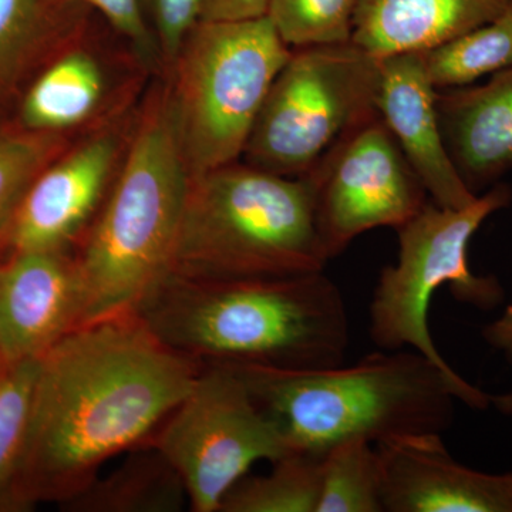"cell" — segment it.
Masks as SVG:
<instances>
[{
  "instance_id": "cell-20",
  "label": "cell",
  "mask_w": 512,
  "mask_h": 512,
  "mask_svg": "<svg viewBox=\"0 0 512 512\" xmlns=\"http://www.w3.org/2000/svg\"><path fill=\"white\" fill-rule=\"evenodd\" d=\"M427 73L437 90L474 84L512 67V6L500 16L423 52Z\"/></svg>"
},
{
  "instance_id": "cell-22",
  "label": "cell",
  "mask_w": 512,
  "mask_h": 512,
  "mask_svg": "<svg viewBox=\"0 0 512 512\" xmlns=\"http://www.w3.org/2000/svg\"><path fill=\"white\" fill-rule=\"evenodd\" d=\"M39 359L15 363L0 372V503H18L20 467Z\"/></svg>"
},
{
  "instance_id": "cell-15",
  "label": "cell",
  "mask_w": 512,
  "mask_h": 512,
  "mask_svg": "<svg viewBox=\"0 0 512 512\" xmlns=\"http://www.w3.org/2000/svg\"><path fill=\"white\" fill-rule=\"evenodd\" d=\"M448 154L476 195L512 171V67L484 84L437 92Z\"/></svg>"
},
{
  "instance_id": "cell-14",
  "label": "cell",
  "mask_w": 512,
  "mask_h": 512,
  "mask_svg": "<svg viewBox=\"0 0 512 512\" xmlns=\"http://www.w3.org/2000/svg\"><path fill=\"white\" fill-rule=\"evenodd\" d=\"M116 157V140L97 137L37 175L9 232L15 251H66L99 207Z\"/></svg>"
},
{
  "instance_id": "cell-16",
  "label": "cell",
  "mask_w": 512,
  "mask_h": 512,
  "mask_svg": "<svg viewBox=\"0 0 512 512\" xmlns=\"http://www.w3.org/2000/svg\"><path fill=\"white\" fill-rule=\"evenodd\" d=\"M512 0H362L352 42L373 56L426 52L500 16Z\"/></svg>"
},
{
  "instance_id": "cell-31",
  "label": "cell",
  "mask_w": 512,
  "mask_h": 512,
  "mask_svg": "<svg viewBox=\"0 0 512 512\" xmlns=\"http://www.w3.org/2000/svg\"><path fill=\"white\" fill-rule=\"evenodd\" d=\"M5 367V362H3L2 356H0V372H2V370L5 369Z\"/></svg>"
},
{
  "instance_id": "cell-29",
  "label": "cell",
  "mask_w": 512,
  "mask_h": 512,
  "mask_svg": "<svg viewBox=\"0 0 512 512\" xmlns=\"http://www.w3.org/2000/svg\"><path fill=\"white\" fill-rule=\"evenodd\" d=\"M481 336L484 342L491 349L501 353L508 365L512 367V303L500 318L484 326Z\"/></svg>"
},
{
  "instance_id": "cell-9",
  "label": "cell",
  "mask_w": 512,
  "mask_h": 512,
  "mask_svg": "<svg viewBox=\"0 0 512 512\" xmlns=\"http://www.w3.org/2000/svg\"><path fill=\"white\" fill-rule=\"evenodd\" d=\"M154 448L183 481L195 512H218L228 491L259 461L292 453L241 376L202 366L183 402L163 421Z\"/></svg>"
},
{
  "instance_id": "cell-18",
  "label": "cell",
  "mask_w": 512,
  "mask_h": 512,
  "mask_svg": "<svg viewBox=\"0 0 512 512\" xmlns=\"http://www.w3.org/2000/svg\"><path fill=\"white\" fill-rule=\"evenodd\" d=\"M187 491L180 476L154 448L137 456L113 476L93 481L69 500L76 510L110 512H173L180 510Z\"/></svg>"
},
{
  "instance_id": "cell-21",
  "label": "cell",
  "mask_w": 512,
  "mask_h": 512,
  "mask_svg": "<svg viewBox=\"0 0 512 512\" xmlns=\"http://www.w3.org/2000/svg\"><path fill=\"white\" fill-rule=\"evenodd\" d=\"M316 512H384L375 444L345 440L323 453Z\"/></svg>"
},
{
  "instance_id": "cell-8",
  "label": "cell",
  "mask_w": 512,
  "mask_h": 512,
  "mask_svg": "<svg viewBox=\"0 0 512 512\" xmlns=\"http://www.w3.org/2000/svg\"><path fill=\"white\" fill-rule=\"evenodd\" d=\"M380 79V57L353 42L293 49L252 128L247 164L306 177L340 141L379 116Z\"/></svg>"
},
{
  "instance_id": "cell-19",
  "label": "cell",
  "mask_w": 512,
  "mask_h": 512,
  "mask_svg": "<svg viewBox=\"0 0 512 512\" xmlns=\"http://www.w3.org/2000/svg\"><path fill=\"white\" fill-rule=\"evenodd\" d=\"M323 453L292 451L274 461L271 473L245 476L218 512H316Z\"/></svg>"
},
{
  "instance_id": "cell-30",
  "label": "cell",
  "mask_w": 512,
  "mask_h": 512,
  "mask_svg": "<svg viewBox=\"0 0 512 512\" xmlns=\"http://www.w3.org/2000/svg\"><path fill=\"white\" fill-rule=\"evenodd\" d=\"M490 407L512 419V390L511 392L490 394Z\"/></svg>"
},
{
  "instance_id": "cell-23",
  "label": "cell",
  "mask_w": 512,
  "mask_h": 512,
  "mask_svg": "<svg viewBox=\"0 0 512 512\" xmlns=\"http://www.w3.org/2000/svg\"><path fill=\"white\" fill-rule=\"evenodd\" d=\"M362 0H271L268 19L293 49L352 42Z\"/></svg>"
},
{
  "instance_id": "cell-13",
  "label": "cell",
  "mask_w": 512,
  "mask_h": 512,
  "mask_svg": "<svg viewBox=\"0 0 512 512\" xmlns=\"http://www.w3.org/2000/svg\"><path fill=\"white\" fill-rule=\"evenodd\" d=\"M377 110L434 204L463 208L476 200L448 154L437 111V89L423 52L383 57Z\"/></svg>"
},
{
  "instance_id": "cell-2",
  "label": "cell",
  "mask_w": 512,
  "mask_h": 512,
  "mask_svg": "<svg viewBox=\"0 0 512 512\" xmlns=\"http://www.w3.org/2000/svg\"><path fill=\"white\" fill-rule=\"evenodd\" d=\"M136 313L164 345L201 366L330 369L349 348L345 298L323 271L220 281L170 275Z\"/></svg>"
},
{
  "instance_id": "cell-24",
  "label": "cell",
  "mask_w": 512,
  "mask_h": 512,
  "mask_svg": "<svg viewBox=\"0 0 512 512\" xmlns=\"http://www.w3.org/2000/svg\"><path fill=\"white\" fill-rule=\"evenodd\" d=\"M52 150V141L40 134L0 137V238L12 229L26 192Z\"/></svg>"
},
{
  "instance_id": "cell-3",
  "label": "cell",
  "mask_w": 512,
  "mask_h": 512,
  "mask_svg": "<svg viewBox=\"0 0 512 512\" xmlns=\"http://www.w3.org/2000/svg\"><path fill=\"white\" fill-rule=\"evenodd\" d=\"M234 369L291 451L325 453L340 441L377 444L450 429L456 402L490 407V394L416 350H377L349 367Z\"/></svg>"
},
{
  "instance_id": "cell-26",
  "label": "cell",
  "mask_w": 512,
  "mask_h": 512,
  "mask_svg": "<svg viewBox=\"0 0 512 512\" xmlns=\"http://www.w3.org/2000/svg\"><path fill=\"white\" fill-rule=\"evenodd\" d=\"M55 3H82L99 10L114 29L126 36L141 56L151 59L158 49L156 37L148 29L141 0H50Z\"/></svg>"
},
{
  "instance_id": "cell-27",
  "label": "cell",
  "mask_w": 512,
  "mask_h": 512,
  "mask_svg": "<svg viewBox=\"0 0 512 512\" xmlns=\"http://www.w3.org/2000/svg\"><path fill=\"white\" fill-rule=\"evenodd\" d=\"M37 0H0V69L8 67L35 35Z\"/></svg>"
},
{
  "instance_id": "cell-7",
  "label": "cell",
  "mask_w": 512,
  "mask_h": 512,
  "mask_svg": "<svg viewBox=\"0 0 512 512\" xmlns=\"http://www.w3.org/2000/svg\"><path fill=\"white\" fill-rule=\"evenodd\" d=\"M512 201L510 185L495 184L463 208L427 202L396 229L399 255L380 272L370 301V339L383 350L412 349L451 376L429 328L433 296L448 285L458 302L481 311L497 308L504 288L495 276L477 275L468 262V247L481 225Z\"/></svg>"
},
{
  "instance_id": "cell-1",
  "label": "cell",
  "mask_w": 512,
  "mask_h": 512,
  "mask_svg": "<svg viewBox=\"0 0 512 512\" xmlns=\"http://www.w3.org/2000/svg\"><path fill=\"white\" fill-rule=\"evenodd\" d=\"M201 367L164 345L137 313L67 333L39 359L19 503L82 493L101 464L163 424Z\"/></svg>"
},
{
  "instance_id": "cell-17",
  "label": "cell",
  "mask_w": 512,
  "mask_h": 512,
  "mask_svg": "<svg viewBox=\"0 0 512 512\" xmlns=\"http://www.w3.org/2000/svg\"><path fill=\"white\" fill-rule=\"evenodd\" d=\"M104 92L99 63L86 52H72L53 63L26 94L22 120L35 131L77 126L92 116Z\"/></svg>"
},
{
  "instance_id": "cell-4",
  "label": "cell",
  "mask_w": 512,
  "mask_h": 512,
  "mask_svg": "<svg viewBox=\"0 0 512 512\" xmlns=\"http://www.w3.org/2000/svg\"><path fill=\"white\" fill-rule=\"evenodd\" d=\"M190 184L165 94L141 120L119 180L74 259L80 326L136 313L173 274Z\"/></svg>"
},
{
  "instance_id": "cell-25",
  "label": "cell",
  "mask_w": 512,
  "mask_h": 512,
  "mask_svg": "<svg viewBox=\"0 0 512 512\" xmlns=\"http://www.w3.org/2000/svg\"><path fill=\"white\" fill-rule=\"evenodd\" d=\"M147 5L156 26L158 49L173 64L200 20V0H147Z\"/></svg>"
},
{
  "instance_id": "cell-6",
  "label": "cell",
  "mask_w": 512,
  "mask_h": 512,
  "mask_svg": "<svg viewBox=\"0 0 512 512\" xmlns=\"http://www.w3.org/2000/svg\"><path fill=\"white\" fill-rule=\"evenodd\" d=\"M292 49L266 18L198 22L174 59L170 92L191 178L244 154Z\"/></svg>"
},
{
  "instance_id": "cell-28",
  "label": "cell",
  "mask_w": 512,
  "mask_h": 512,
  "mask_svg": "<svg viewBox=\"0 0 512 512\" xmlns=\"http://www.w3.org/2000/svg\"><path fill=\"white\" fill-rule=\"evenodd\" d=\"M271 0H200L198 22H245L268 16Z\"/></svg>"
},
{
  "instance_id": "cell-10",
  "label": "cell",
  "mask_w": 512,
  "mask_h": 512,
  "mask_svg": "<svg viewBox=\"0 0 512 512\" xmlns=\"http://www.w3.org/2000/svg\"><path fill=\"white\" fill-rule=\"evenodd\" d=\"M306 177L316 185V224L328 261L367 231L402 227L429 202L380 114L340 141Z\"/></svg>"
},
{
  "instance_id": "cell-12",
  "label": "cell",
  "mask_w": 512,
  "mask_h": 512,
  "mask_svg": "<svg viewBox=\"0 0 512 512\" xmlns=\"http://www.w3.org/2000/svg\"><path fill=\"white\" fill-rule=\"evenodd\" d=\"M80 326L76 266L64 252H16L0 266V356L39 359Z\"/></svg>"
},
{
  "instance_id": "cell-11",
  "label": "cell",
  "mask_w": 512,
  "mask_h": 512,
  "mask_svg": "<svg viewBox=\"0 0 512 512\" xmlns=\"http://www.w3.org/2000/svg\"><path fill=\"white\" fill-rule=\"evenodd\" d=\"M376 450L384 512H512V471L458 463L441 434L386 441Z\"/></svg>"
},
{
  "instance_id": "cell-5",
  "label": "cell",
  "mask_w": 512,
  "mask_h": 512,
  "mask_svg": "<svg viewBox=\"0 0 512 512\" xmlns=\"http://www.w3.org/2000/svg\"><path fill=\"white\" fill-rule=\"evenodd\" d=\"M328 262L311 178L237 161L191 178L171 275L285 278L322 272Z\"/></svg>"
}]
</instances>
